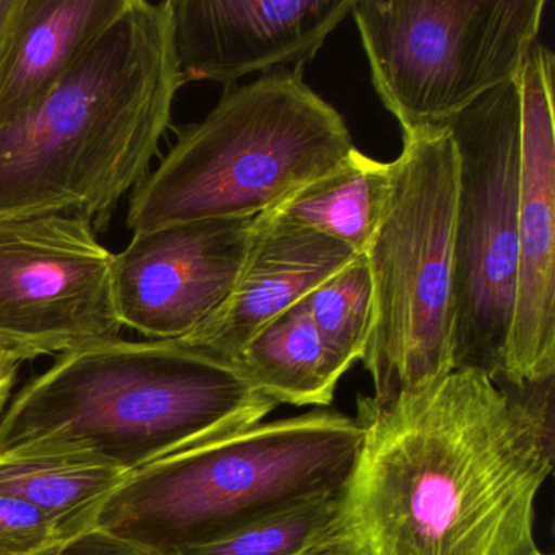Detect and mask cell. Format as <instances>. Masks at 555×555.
<instances>
[{
    "mask_svg": "<svg viewBox=\"0 0 555 555\" xmlns=\"http://www.w3.org/2000/svg\"><path fill=\"white\" fill-rule=\"evenodd\" d=\"M66 541L56 522L17 496L0 495V555H37Z\"/></svg>",
    "mask_w": 555,
    "mask_h": 555,
    "instance_id": "ffe728a7",
    "label": "cell"
},
{
    "mask_svg": "<svg viewBox=\"0 0 555 555\" xmlns=\"http://www.w3.org/2000/svg\"><path fill=\"white\" fill-rule=\"evenodd\" d=\"M278 408L229 363L181 340L63 353L0 421V461L73 457L135 473L262 422Z\"/></svg>",
    "mask_w": 555,
    "mask_h": 555,
    "instance_id": "3957f363",
    "label": "cell"
},
{
    "mask_svg": "<svg viewBox=\"0 0 555 555\" xmlns=\"http://www.w3.org/2000/svg\"><path fill=\"white\" fill-rule=\"evenodd\" d=\"M337 378L365 356L372 336L373 287L365 256H357L305 297Z\"/></svg>",
    "mask_w": 555,
    "mask_h": 555,
    "instance_id": "ac0fdd59",
    "label": "cell"
},
{
    "mask_svg": "<svg viewBox=\"0 0 555 555\" xmlns=\"http://www.w3.org/2000/svg\"><path fill=\"white\" fill-rule=\"evenodd\" d=\"M362 438V424L340 412L259 422L135 470L103 502L92 528L160 555H186L337 495Z\"/></svg>",
    "mask_w": 555,
    "mask_h": 555,
    "instance_id": "277c9868",
    "label": "cell"
},
{
    "mask_svg": "<svg viewBox=\"0 0 555 555\" xmlns=\"http://www.w3.org/2000/svg\"><path fill=\"white\" fill-rule=\"evenodd\" d=\"M183 86L170 0H128L51 89L0 119V219L102 229L147 177Z\"/></svg>",
    "mask_w": 555,
    "mask_h": 555,
    "instance_id": "7a4b0ae2",
    "label": "cell"
},
{
    "mask_svg": "<svg viewBox=\"0 0 555 555\" xmlns=\"http://www.w3.org/2000/svg\"><path fill=\"white\" fill-rule=\"evenodd\" d=\"M255 219L193 220L134 233L113 262V294L122 327L152 340L193 333L238 282Z\"/></svg>",
    "mask_w": 555,
    "mask_h": 555,
    "instance_id": "30bf717a",
    "label": "cell"
},
{
    "mask_svg": "<svg viewBox=\"0 0 555 555\" xmlns=\"http://www.w3.org/2000/svg\"><path fill=\"white\" fill-rule=\"evenodd\" d=\"M24 8L25 0H0V74L11 51Z\"/></svg>",
    "mask_w": 555,
    "mask_h": 555,
    "instance_id": "7402d4cb",
    "label": "cell"
},
{
    "mask_svg": "<svg viewBox=\"0 0 555 555\" xmlns=\"http://www.w3.org/2000/svg\"><path fill=\"white\" fill-rule=\"evenodd\" d=\"M349 126L304 80V69L227 87L212 112L183 126L157 170L134 188L128 227L256 217L336 168Z\"/></svg>",
    "mask_w": 555,
    "mask_h": 555,
    "instance_id": "5b68a950",
    "label": "cell"
},
{
    "mask_svg": "<svg viewBox=\"0 0 555 555\" xmlns=\"http://www.w3.org/2000/svg\"><path fill=\"white\" fill-rule=\"evenodd\" d=\"M337 495L295 506L186 555H321Z\"/></svg>",
    "mask_w": 555,
    "mask_h": 555,
    "instance_id": "d6986e66",
    "label": "cell"
},
{
    "mask_svg": "<svg viewBox=\"0 0 555 555\" xmlns=\"http://www.w3.org/2000/svg\"><path fill=\"white\" fill-rule=\"evenodd\" d=\"M391 191V162L356 147L333 170L266 210L275 219L313 230L365 255Z\"/></svg>",
    "mask_w": 555,
    "mask_h": 555,
    "instance_id": "9a60e30c",
    "label": "cell"
},
{
    "mask_svg": "<svg viewBox=\"0 0 555 555\" xmlns=\"http://www.w3.org/2000/svg\"><path fill=\"white\" fill-rule=\"evenodd\" d=\"M21 365L22 362L12 359V357L0 356V412L4 409L12 388H14L15 382H17Z\"/></svg>",
    "mask_w": 555,
    "mask_h": 555,
    "instance_id": "603a6c76",
    "label": "cell"
},
{
    "mask_svg": "<svg viewBox=\"0 0 555 555\" xmlns=\"http://www.w3.org/2000/svg\"><path fill=\"white\" fill-rule=\"evenodd\" d=\"M353 0H170L184 83L235 86L255 73L304 69Z\"/></svg>",
    "mask_w": 555,
    "mask_h": 555,
    "instance_id": "7c38bea8",
    "label": "cell"
},
{
    "mask_svg": "<svg viewBox=\"0 0 555 555\" xmlns=\"http://www.w3.org/2000/svg\"><path fill=\"white\" fill-rule=\"evenodd\" d=\"M402 138L388 204L363 255L375 314L362 362L378 401L454 370L456 147L448 128Z\"/></svg>",
    "mask_w": 555,
    "mask_h": 555,
    "instance_id": "8992f818",
    "label": "cell"
},
{
    "mask_svg": "<svg viewBox=\"0 0 555 555\" xmlns=\"http://www.w3.org/2000/svg\"><path fill=\"white\" fill-rule=\"evenodd\" d=\"M321 555H547L535 496L554 469V379L521 388L460 369L385 401Z\"/></svg>",
    "mask_w": 555,
    "mask_h": 555,
    "instance_id": "6da1fadb",
    "label": "cell"
},
{
    "mask_svg": "<svg viewBox=\"0 0 555 555\" xmlns=\"http://www.w3.org/2000/svg\"><path fill=\"white\" fill-rule=\"evenodd\" d=\"M37 555H160L112 532L90 528Z\"/></svg>",
    "mask_w": 555,
    "mask_h": 555,
    "instance_id": "44dd1931",
    "label": "cell"
},
{
    "mask_svg": "<svg viewBox=\"0 0 555 555\" xmlns=\"http://www.w3.org/2000/svg\"><path fill=\"white\" fill-rule=\"evenodd\" d=\"M518 79L487 93L447 126L457 155L454 370H477L490 379L503 370L518 282Z\"/></svg>",
    "mask_w": 555,
    "mask_h": 555,
    "instance_id": "ba28073f",
    "label": "cell"
},
{
    "mask_svg": "<svg viewBox=\"0 0 555 555\" xmlns=\"http://www.w3.org/2000/svg\"><path fill=\"white\" fill-rule=\"evenodd\" d=\"M233 366L278 405H330L339 383L305 298L262 327Z\"/></svg>",
    "mask_w": 555,
    "mask_h": 555,
    "instance_id": "2e32d148",
    "label": "cell"
},
{
    "mask_svg": "<svg viewBox=\"0 0 555 555\" xmlns=\"http://www.w3.org/2000/svg\"><path fill=\"white\" fill-rule=\"evenodd\" d=\"M131 476L95 461L22 457L0 461V495L17 496L47 513L64 539L92 528L103 502Z\"/></svg>",
    "mask_w": 555,
    "mask_h": 555,
    "instance_id": "e0dca14e",
    "label": "cell"
},
{
    "mask_svg": "<svg viewBox=\"0 0 555 555\" xmlns=\"http://www.w3.org/2000/svg\"><path fill=\"white\" fill-rule=\"evenodd\" d=\"M357 258L349 246L262 212L245 268L222 307L181 343L233 366L275 318Z\"/></svg>",
    "mask_w": 555,
    "mask_h": 555,
    "instance_id": "4fadbf2b",
    "label": "cell"
},
{
    "mask_svg": "<svg viewBox=\"0 0 555 555\" xmlns=\"http://www.w3.org/2000/svg\"><path fill=\"white\" fill-rule=\"evenodd\" d=\"M113 262L83 217L0 219V356L25 362L119 339Z\"/></svg>",
    "mask_w": 555,
    "mask_h": 555,
    "instance_id": "9c48e42d",
    "label": "cell"
},
{
    "mask_svg": "<svg viewBox=\"0 0 555 555\" xmlns=\"http://www.w3.org/2000/svg\"><path fill=\"white\" fill-rule=\"evenodd\" d=\"M545 0H353L383 106L402 132L447 128L518 79L538 43Z\"/></svg>",
    "mask_w": 555,
    "mask_h": 555,
    "instance_id": "52a82bcc",
    "label": "cell"
},
{
    "mask_svg": "<svg viewBox=\"0 0 555 555\" xmlns=\"http://www.w3.org/2000/svg\"><path fill=\"white\" fill-rule=\"evenodd\" d=\"M128 0H25L0 74V119L54 86Z\"/></svg>",
    "mask_w": 555,
    "mask_h": 555,
    "instance_id": "5bb4252c",
    "label": "cell"
},
{
    "mask_svg": "<svg viewBox=\"0 0 555 555\" xmlns=\"http://www.w3.org/2000/svg\"><path fill=\"white\" fill-rule=\"evenodd\" d=\"M554 54L535 43L519 74L518 282L499 378L521 388L555 378Z\"/></svg>",
    "mask_w": 555,
    "mask_h": 555,
    "instance_id": "8fae6325",
    "label": "cell"
}]
</instances>
